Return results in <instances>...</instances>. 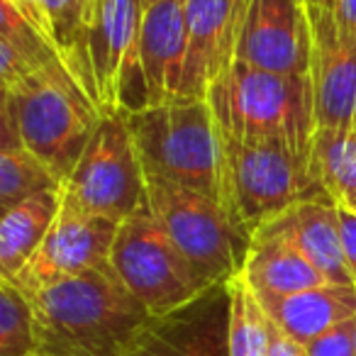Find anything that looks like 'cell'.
Segmentation results:
<instances>
[{
    "label": "cell",
    "mask_w": 356,
    "mask_h": 356,
    "mask_svg": "<svg viewBox=\"0 0 356 356\" xmlns=\"http://www.w3.org/2000/svg\"><path fill=\"white\" fill-rule=\"evenodd\" d=\"M339 222H341V249H344L346 266L356 281V213L344 205H339Z\"/></svg>",
    "instance_id": "25"
},
{
    "label": "cell",
    "mask_w": 356,
    "mask_h": 356,
    "mask_svg": "<svg viewBox=\"0 0 356 356\" xmlns=\"http://www.w3.org/2000/svg\"><path fill=\"white\" fill-rule=\"evenodd\" d=\"M64 188L88 210L120 225L149 208L147 173L124 110H100L98 127Z\"/></svg>",
    "instance_id": "8"
},
{
    "label": "cell",
    "mask_w": 356,
    "mask_h": 356,
    "mask_svg": "<svg viewBox=\"0 0 356 356\" xmlns=\"http://www.w3.org/2000/svg\"><path fill=\"white\" fill-rule=\"evenodd\" d=\"M242 273L254 291L271 296H291L330 283L283 234L268 225H261L254 232Z\"/></svg>",
    "instance_id": "17"
},
{
    "label": "cell",
    "mask_w": 356,
    "mask_h": 356,
    "mask_svg": "<svg viewBox=\"0 0 356 356\" xmlns=\"http://www.w3.org/2000/svg\"><path fill=\"white\" fill-rule=\"evenodd\" d=\"M98 122V103L61 59L47 64L15 88L3 90V132L20 139L64 186Z\"/></svg>",
    "instance_id": "2"
},
{
    "label": "cell",
    "mask_w": 356,
    "mask_h": 356,
    "mask_svg": "<svg viewBox=\"0 0 356 356\" xmlns=\"http://www.w3.org/2000/svg\"><path fill=\"white\" fill-rule=\"evenodd\" d=\"M61 59L59 51L20 15L10 0H0V81L3 90L15 88L47 64Z\"/></svg>",
    "instance_id": "19"
},
{
    "label": "cell",
    "mask_w": 356,
    "mask_h": 356,
    "mask_svg": "<svg viewBox=\"0 0 356 356\" xmlns=\"http://www.w3.org/2000/svg\"><path fill=\"white\" fill-rule=\"evenodd\" d=\"M310 81L317 127H356V37L339 32L334 13L307 10Z\"/></svg>",
    "instance_id": "13"
},
{
    "label": "cell",
    "mask_w": 356,
    "mask_h": 356,
    "mask_svg": "<svg viewBox=\"0 0 356 356\" xmlns=\"http://www.w3.org/2000/svg\"><path fill=\"white\" fill-rule=\"evenodd\" d=\"M334 20L339 32L349 37H356V0H337Z\"/></svg>",
    "instance_id": "27"
},
{
    "label": "cell",
    "mask_w": 356,
    "mask_h": 356,
    "mask_svg": "<svg viewBox=\"0 0 356 356\" xmlns=\"http://www.w3.org/2000/svg\"><path fill=\"white\" fill-rule=\"evenodd\" d=\"M266 315L296 341L307 344L327 330L356 317V286H325L307 288L291 296L257 293Z\"/></svg>",
    "instance_id": "16"
},
{
    "label": "cell",
    "mask_w": 356,
    "mask_h": 356,
    "mask_svg": "<svg viewBox=\"0 0 356 356\" xmlns=\"http://www.w3.org/2000/svg\"><path fill=\"white\" fill-rule=\"evenodd\" d=\"M0 356H35V312L25 293L0 278Z\"/></svg>",
    "instance_id": "23"
},
{
    "label": "cell",
    "mask_w": 356,
    "mask_h": 356,
    "mask_svg": "<svg viewBox=\"0 0 356 356\" xmlns=\"http://www.w3.org/2000/svg\"><path fill=\"white\" fill-rule=\"evenodd\" d=\"M337 0H305V8L307 10H330L334 13Z\"/></svg>",
    "instance_id": "28"
},
{
    "label": "cell",
    "mask_w": 356,
    "mask_h": 356,
    "mask_svg": "<svg viewBox=\"0 0 356 356\" xmlns=\"http://www.w3.org/2000/svg\"><path fill=\"white\" fill-rule=\"evenodd\" d=\"M229 281L205 288L191 302L152 315L124 356H229Z\"/></svg>",
    "instance_id": "10"
},
{
    "label": "cell",
    "mask_w": 356,
    "mask_h": 356,
    "mask_svg": "<svg viewBox=\"0 0 356 356\" xmlns=\"http://www.w3.org/2000/svg\"><path fill=\"white\" fill-rule=\"evenodd\" d=\"M120 222L88 210L64 188L61 210L42 247L17 273L15 283L25 296L69 276L113 266V247Z\"/></svg>",
    "instance_id": "9"
},
{
    "label": "cell",
    "mask_w": 356,
    "mask_h": 356,
    "mask_svg": "<svg viewBox=\"0 0 356 356\" xmlns=\"http://www.w3.org/2000/svg\"><path fill=\"white\" fill-rule=\"evenodd\" d=\"M205 98L222 132L244 142L283 144L310 161L317 129L310 76H281L237 61Z\"/></svg>",
    "instance_id": "3"
},
{
    "label": "cell",
    "mask_w": 356,
    "mask_h": 356,
    "mask_svg": "<svg viewBox=\"0 0 356 356\" xmlns=\"http://www.w3.org/2000/svg\"><path fill=\"white\" fill-rule=\"evenodd\" d=\"M186 51H188L186 0H159L144 8L139 61H142L149 105L166 103L181 95Z\"/></svg>",
    "instance_id": "14"
},
{
    "label": "cell",
    "mask_w": 356,
    "mask_h": 356,
    "mask_svg": "<svg viewBox=\"0 0 356 356\" xmlns=\"http://www.w3.org/2000/svg\"><path fill=\"white\" fill-rule=\"evenodd\" d=\"M354 337H356V317H354Z\"/></svg>",
    "instance_id": "31"
},
{
    "label": "cell",
    "mask_w": 356,
    "mask_h": 356,
    "mask_svg": "<svg viewBox=\"0 0 356 356\" xmlns=\"http://www.w3.org/2000/svg\"><path fill=\"white\" fill-rule=\"evenodd\" d=\"M305 354L307 356H356L354 320L341 322V325L327 330L325 334L307 341Z\"/></svg>",
    "instance_id": "24"
},
{
    "label": "cell",
    "mask_w": 356,
    "mask_h": 356,
    "mask_svg": "<svg viewBox=\"0 0 356 356\" xmlns=\"http://www.w3.org/2000/svg\"><path fill=\"white\" fill-rule=\"evenodd\" d=\"M249 3L252 0H186L188 51L181 95L205 98L237 66Z\"/></svg>",
    "instance_id": "11"
},
{
    "label": "cell",
    "mask_w": 356,
    "mask_h": 356,
    "mask_svg": "<svg viewBox=\"0 0 356 356\" xmlns=\"http://www.w3.org/2000/svg\"><path fill=\"white\" fill-rule=\"evenodd\" d=\"M220 134V203L254 237L264 222L307 200H332L310 173V161L276 142Z\"/></svg>",
    "instance_id": "5"
},
{
    "label": "cell",
    "mask_w": 356,
    "mask_h": 356,
    "mask_svg": "<svg viewBox=\"0 0 356 356\" xmlns=\"http://www.w3.org/2000/svg\"><path fill=\"white\" fill-rule=\"evenodd\" d=\"M268 356H307L305 344L296 341L268 317Z\"/></svg>",
    "instance_id": "26"
},
{
    "label": "cell",
    "mask_w": 356,
    "mask_h": 356,
    "mask_svg": "<svg viewBox=\"0 0 356 356\" xmlns=\"http://www.w3.org/2000/svg\"><path fill=\"white\" fill-rule=\"evenodd\" d=\"M147 178L220 200V134L208 98L178 95L127 113Z\"/></svg>",
    "instance_id": "4"
},
{
    "label": "cell",
    "mask_w": 356,
    "mask_h": 356,
    "mask_svg": "<svg viewBox=\"0 0 356 356\" xmlns=\"http://www.w3.org/2000/svg\"><path fill=\"white\" fill-rule=\"evenodd\" d=\"M25 298L35 312V356H124L152 317L113 266L61 278Z\"/></svg>",
    "instance_id": "1"
},
{
    "label": "cell",
    "mask_w": 356,
    "mask_h": 356,
    "mask_svg": "<svg viewBox=\"0 0 356 356\" xmlns=\"http://www.w3.org/2000/svg\"><path fill=\"white\" fill-rule=\"evenodd\" d=\"M64 184L40 156L10 132H3L0 149V210H8L32 195L61 191Z\"/></svg>",
    "instance_id": "21"
},
{
    "label": "cell",
    "mask_w": 356,
    "mask_h": 356,
    "mask_svg": "<svg viewBox=\"0 0 356 356\" xmlns=\"http://www.w3.org/2000/svg\"><path fill=\"white\" fill-rule=\"evenodd\" d=\"M229 356H268V315L244 273L229 278Z\"/></svg>",
    "instance_id": "22"
},
{
    "label": "cell",
    "mask_w": 356,
    "mask_h": 356,
    "mask_svg": "<svg viewBox=\"0 0 356 356\" xmlns=\"http://www.w3.org/2000/svg\"><path fill=\"white\" fill-rule=\"evenodd\" d=\"M264 225L283 234L330 283L356 286L341 249L339 205L334 200L298 203Z\"/></svg>",
    "instance_id": "15"
},
{
    "label": "cell",
    "mask_w": 356,
    "mask_h": 356,
    "mask_svg": "<svg viewBox=\"0 0 356 356\" xmlns=\"http://www.w3.org/2000/svg\"><path fill=\"white\" fill-rule=\"evenodd\" d=\"M354 213H356V210H354Z\"/></svg>",
    "instance_id": "32"
},
{
    "label": "cell",
    "mask_w": 356,
    "mask_h": 356,
    "mask_svg": "<svg viewBox=\"0 0 356 356\" xmlns=\"http://www.w3.org/2000/svg\"><path fill=\"white\" fill-rule=\"evenodd\" d=\"M310 173L337 205L356 210V127H317Z\"/></svg>",
    "instance_id": "20"
},
{
    "label": "cell",
    "mask_w": 356,
    "mask_h": 356,
    "mask_svg": "<svg viewBox=\"0 0 356 356\" xmlns=\"http://www.w3.org/2000/svg\"><path fill=\"white\" fill-rule=\"evenodd\" d=\"M312 35L305 0H252L239 61L281 76H310Z\"/></svg>",
    "instance_id": "12"
},
{
    "label": "cell",
    "mask_w": 356,
    "mask_h": 356,
    "mask_svg": "<svg viewBox=\"0 0 356 356\" xmlns=\"http://www.w3.org/2000/svg\"><path fill=\"white\" fill-rule=\"evenodd\" d=\"M113 268L152 315L191 302L210 288L176 247L152 208L124 220L113 247Z\"/></svg>",
    "instance_id": "7"
},
{
    "label": "cell",
    "mask_w": 356,
    "mask_h": 356,
    "mask_svg": "<svg viewBox=\"0 0 356 356\" xmlns=\"http://www.w3.org/2000/svg\"><path fill=\"white\" fill-rule=\"evenodd\" d=\"M147 193L152 213L208 286L242 273L252 232L220 200L159 178H147Z\"/></svg>",
    "instance_id": "6"
},
{
    "label": "cell",
    "mask_w": 356,
    "mask_h": 356,
    "mask_svg": "<svg viewBox=\"0 0 356 356\" xmlns=\"http://www.w3.org/2000/svg\"><path fill=\"white\" fill-rule=\"evenodd\" d=\"M64 188L32 195L3 210L0 220V278L15 281L49 234L61 210Z\"/></svg>",
    "instance_id": "18"
},
{
    "label": "cell",
    "mask_w": 356,
    "mask_h": 356,
    "mask_svg": "<svg viewBox=\"0 0 356 356\" xmlns=\"http://www.w3.org/2000/svg\"><path fill=\"white\" fill-rule=\"evenodd\" d=\"M83 3V10H86V22L90 20V13H93V3L95 0H81Z\"/></svg>",
    "instance_id": "29"
},
{
    "label": "cell",
    "mask_w": 356,
    "mask_h": 356,
    "mask_svg": "<svg viewBox=\"0 0 356 356\" xmlns=\"http://www.w3.org/2000/svg\"><path fill=\"white\" fill-rule=\"evenodd\" d=\"M154 3H159V0H144V8H149V6H154Z\"/></svg>",
    "instance_id": "30"
}]
</instances>
